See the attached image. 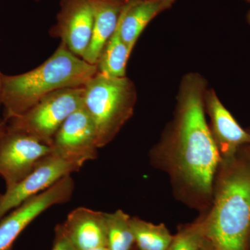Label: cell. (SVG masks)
<instances>
[{"label":"cell","instance_id":"5b68a950","mask_svg":"<svg viewBox=\"0 0 250 250\" xmlns=\"http://www.w3.org/2000/svg\"><path fill=\"white\" fill-rule=\"evenodd\" d=\"M83 86L64 88L49 94L20 116L6 121L8 126L35 136L52 146L64 121L83 104Z\"/></svg>","mask_w":250,"mask_h":250},{"label":"cell","instance_id":"5bb4252c","mask_svg":"<svg viewBox=\"0 0 250 250\" xmlns=\"http://www.w3.org/2000/svg\"><path fill=\"white\" fill-rule=\"evenodd\" d=\"M94 23L89 47L83 60L97 65L106 42L116 31L122 10L127 0H90Z\"/></svg>","mask_w":250,"mask_h":250},{"label":"cell","instance_id":"4316f807","mask_svg":"<svg viewBox=\"0 0 250 250\" xmlns=\"http://www.w3.org/2000/svg\"><path fill=\"white\" fill-rule=\"evenodd\" d=\"M248 130H249V131H250V129H248Z\"/></svg>","mask_w":250,"mask_h":250},{"label":"cell","instance_id":"d6986e66","mask_svg":"<svg viewBox=\"0 0 250 250\" xmlns=\"http://www.w3.org/2000/svg\"><path fill=\"white\" fill-rule=\"evenodd\" d=\"M52 250H75L65 236L62 225H59L56 228L55 238Z\"/></svg>","mask_w":250,"mask_h":250},{"label":"cell","instance_id":"484cf974","mask_svg":"<svg viewBox=\"0 0 250 250\" xmlns=\"http://www.w3.org/2000/svg\"><path fill=\"white\" fill-rule=\"evenodd\" d=\"M1 195H2V194H0V199H1Z\"/></svg>","mask_w":250,"mask_h":250},{"label":"cell","instance_id":"8fae6325","mask_svg":"<svg viewBox=\"0 0 250 250\" xmlns=\"http://www.w3.org/2000/svg\"><path fill=\"white\" fill-rule=\"evenodd\" d=\"M204 105L209 118L208 126L222 159L234 155L241 147L250 145V131L238 124L213 88H208L206 91Z\"/></svg>","mask_w":250,"mask_h":250},{"label":"cell","instance_id":"52a82bcc","mask_svg":"<svg viewBox=\"0 0 250 250\" xmlns=\"http://www.w3.org/2000/svg\"><path fill=\"white\" fill-rule=\"evenodd\" d=\"M83 165L80 161L52 151L36 164L25 178L2 194L0 199V220L31 197L45 191L63 177L80 170Z\"/></svg>","mask_w":250,"mask_h":250},{"label":"cell","instance_id":"2e32d148","mask_svg":"<svg viewBox=\"0 0 250 250\" xmlns=\"http://www.w3.org/2000/svg\"><path fill=\"white\" fill-rule=\"evenodd\" d=\"M130 225L135 243L141 250H166L174 238L164 224L154 225L130 217Z\"/></svg>","mask_w":250,"mask_h":250},{"label":"cell","instance_id":"7c38bea8","mask_svg":"<svg viewBox=\"0 0 250 250\" xmlns=\"http://www.w3.org/2000/svg\"><path fill=\"white\" fill-rule=\"evenodd\" d=\"M106 213L85 207L69 213L62 228L75 250L107 247Z\"/></svg>","mask_w":250,"mask_h":250},{"label":"cell","instance_id":"ffe728a7","mask_svg":"<svg viewBox=\"0 0 250 250\" xmlns=\"http://www.w3.org/2000/svg\"><path fill=\"white\" fill-rule=\"evenodd\" d=\"M3 78H4V75L0 72V107L2 106V90H3Z\"/></svg>","mask_w":250,"mask_h":250},{"label":"cell","instance_id":"4fadbf2b","mask_svg":"<svg viewBox=\"0 0 250 250\" xmlns=\"http://www.w3.org/2000/svg\"><path fill=\"white\" fill-rule=\"evenodd\" d=\"M176 0H127L122 10L118 28L123 40L133 52L136 42L148 24Z\"/></svg>","mask_w":250,"mask_h":250},{"label":"cell","instance_id":"cb8c5ba5","mask_svg":"<svg viewBox=\"0 0 250 250\" xmlns=\"http://www.w3.org/2000/svg\"><path fill=\"white\" fill-rule=\"evenodd\" d=\"M90 250H108V247H102V248H95V249H92Z\"/></svg>","mask_w":250,"mask_h":250},{"label":"cell","instance_id":"30bf717a","mask_svg":"<svg viewBox=\"0 0 250 250\" xmlns=\"http://www.w3.org/2000/svg\"><path fill=\"white\" fill-rule=\"evenodd\" d=\"M94 16L90 0H61L57 22L51 34L83 59L93 34Z\"/></svg>","mask_w":250,"mask_h":250},{"label":"cell","instance_id":"277c9868","mask_svg":"<svg viewBox=\"0 0 250 250\" xmlns=\"http://www.w3.org/2000/svg\"><path fill=\"white\" fill-rule=\"evenodd\" d=\"M136 85L127 77L112 78L97 72L83 85V107L95 126L98 148L116 138L134 114Z\"/></svg>","mask_w":250,"mask_h":250},{"label":"cell","instance_id":"9a60e30c","mask_svg":"<svg viewBox=\"0 0 250 250\" xmlns=\"http://www.w3.org/2000/svg\"><path fill=\"white\" fill-rule=\"evenodd\" d=\"M132 51L122 39L118 24L116 31L106 42L97 67L102 75L112 78L126 77V65Z\"/></svg>","mask_w":250,"mask_h":250},{"label":"cell","instance_id":"ba28073f","mask_svg":"<svg viewBox=\"0 0 250 250\" xmlns=\"http://www.w3.org/2000/svg\"><path fill=\"white\" fill-rule=\"evenodd\" d=\"M74 189L73 179L67 175L8 213L0 220V250H11L15 241L29 224L51 207L68 202Z\"/></svg>","mask_w":250,"mask_h":250},{"label":"cell","instance_id":"e0dca14e","mask_svg":"<svg viewBox=\"0 0 250 250\" xmlns=\"http://www.w3.org/2000/svg\"><path fill=\"white\" fill-rule=\"evenodd\" d=\"M107 247L109 250H130L135 243L130 216L123 210L106 213Z\"/></svg>","mask_w":250,"mask_h":250},{"label":"cell","instance_id":"3957f363","mask_svg":"<svg viewBox=\"0 0 250 250\" xmlns=\"http://www.w3.org/2000/svg\"><path fill=\"white\" fill-rule=\"evenodd\" d=\"M97 72V65L77 57L61 42L54 54L34 70L4 75L1 101L5 121L23 114L54 92L83 86Z\"/></svg>","mask_w":250,"mask_h":250},{"label":"cell","instance_id":"ac0fdd59","mask_svg":"<svg viewBox=\"0 0 250 250\" xmlns=\"http://www.w3.org/2000/svg\"><path fill=\"white\" fill-rule=\"evenodd\" d=\"M205 241L204 217L180 230L166 250H200Z\"/></svg>","mask_w":250,"mask_h":250},{"label":"cell","instance_id":"9c48e42d","mask_svg":"<svg viewBox=\"0 0 250 250\" xmlns=\"http://www.w3.org/2000/svg\"><path fill=\"white\" fill-rule=\"evenodd\" d=\"M52 147L54 152L84 164L96 159V132L83 106L64 121L54 136Z\"/></svg>","mask_w":250,"mask_h":250},{"label":"cell","instance_id":"603a6c76","mask_svg":"<svg viewBox=\"0 0 250 250\" xmlns=\"http://www.w3.org/2000/svg\"><path fill=\"white\" fill-rule=\"evenodd\" d=\"M246 19L247 22H248V24L250 26V11H248V14H247Z\"/></svg>","mask_w":250,"mask_h":250},{"label":"cell","instance_id":"7a4b0ae2","mask_svg":"<svg viewBox=\"0 0 250 250\" xmlns=\"http://www.w3.org/2000/svg\"><path fill=\"white\" fill-rule=\"evenodd\" d=\"M210 205L205 229L213 250H249L250 145L222 159Z\"/></svg>","mask_w":250,"mask_h":250},{"label":"cell","instance_id":"44dd1931","mask_svg":"<svg viewBox=\"0 0 250 250\" xmlns=\"http://www.w3.org/2000/svg\"><path fill=\"white\" fill-rule=\"evenodd\" d=\"M200 250H213V248H211L209 243H208V242L207 241V239H206L203 246H202V248H200Z\"/></svg>","mask_w":250,"mask_h":250},{"label":"cell","instance_id":"7402d4cb","mask_svg":"<svg viewBox=\"0 0 250 250\" xmlns=\"http://www.w3.org/2000/svg\"><path fill=\"white\" fill-rule=\"evenodd\" d=\"M6 121L0 122V135L4 131L5 127H6Z\"/></svg>","mask_w":250,"mask_h":250},{"label":"cell","instance_id":"6da1fadb","mask_svg":"<svg viewBox=\"0 0 250 250\" xmlns=\"http://www.w3.org/2000/svg\"><path fill=\"white\" fill-rule=\"evenodd\" d=\"M208 88V82L198 72L182 77L173 118L152 150L179 193L199 207L211 204L222 160L206 120L204 99Z\"/></svg>","mask_w":250,"mask_h":250},{"label":"cell","instance_id":"d4e9b609","mask_svg":"<svg viewBox=\"0 0 250 250\" xmlns=\"http://www.w3.org/2000/svg\"><path fill=\"white\" fill-rule=\"evenodd\" d=\"M244 1H248V2L250 3V0H244Z\"/></svg>","mask_w":250,"mask_h":250},{"label":"cell","instance_id":"8992f818","mask_svg":"<svg viewBox=\"0 0 250 250\" xmlns=\"http://www.w3.org/2000/svg\"><path fill=\"white\" fill-rule=\"evenodd\" d=\"M52 152V146L6 125L0 135V176L6 190L25 178L36 164Z\"/></svg>","mask_w":250,"mask_h":250}]
</instances>
